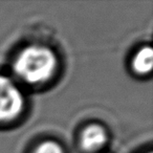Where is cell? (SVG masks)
Here are the masks:
<instances>
[{"mask_svg":"<svg viewBox=\"0 0 153 153\" xmlns=\"http://www.w3.org/2000/svg\"><path fill=\"white\" fill-rule=\"evenodd\" d=\"M58 64V57L51 47L28 44L16 55L12 68L21 82L28 85H41L53 79Z\"/></svg>","mask_w":153,"mask_h":153,"instance_id":"obj_1","label":"cell"},{"mask_svg":"<svg viewBox=\"0 0 153 153\" xmlns=\"http://www.w3.org/2000/svg\"><path fill=\"white\" fill-rule=\"evenodd\" d=\"M25 108V96L14 78L0 74V123L17 120Z\"/></svg>","mask_w":153,"mask_h":153,"instance_id":"obj_2","label":"cell"},{"mask_svg":"<svg viewBox=\"0 0 153 153\" xmlns=\"http://www.w3.org/2000/svg\"><path fill=\"white\" fill-rule=\"evenodd\" d=\"M108 140V133L104 126L92 123L83 128L80 134V146L85 152L99 153Z\"/></svg>","mask_w":153,"mask_h":153,"instance_id":"obj_3","label":"cell"},{"mask_svg":"<svg viewBox=\"0 0 153 153\" xmlns=\"http://www.w3.org/2000/svg\"><path fill=\"white\" fill-rule=\"evenodd\" d=\"M153 51L150 45L140 47L132 59V69L140 76H146L152 71Z\"/></svg>","mask_w":153,"mask_h":153,"instance_id":"obj_4","label":"cell"},{"mask_svg":"<svg viewBox=\"0 0 153 153\" xmlns=\"http://www.w3.org/2000/svg\"><path fill=\"white\" fill-rule=\"evenodd\" d=\"M32 153H64V149L56 140H46L39 143Z\"/></svg>","mask_w":153,"mask_h":153,"instance_id":"obj_5","label":"cell"},{"mask_svg":"<svg viewBox=\"0 0 153 153\" xmlns=\"http://www.w3.org/2000/svg\"><path fill=\"white\" fill-rule=\"evenodd\" d=\"M148 153H152V152H151V151H149V152Z\"/></svg>","mask_w":153,"mask_h":153,"instance_id":"obj_6","label":"cell"}]
</instances>
